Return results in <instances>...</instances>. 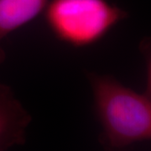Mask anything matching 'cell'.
<instances>
[{
  "label": "cell",
  "instance_id": "5b68a950",
  "mask_svg": "<svg viewBox=\"0 0 151 151\" xmlns=\"http://www.w3.org/2000/svg\"><path fill=\"white\" fill-rule=\"evenodd\" d=\"M139 50L145 60L146 86L145 94L151 98V38L145 37L139 44Z\"/></svg>",
  "mask_w": 151,
  "mask_h": 151
},
{
  "label": "cell",
  "instance_id": "3957f363",
  "mask_svg": "<svg viewBox=\"0 0 151 151\" xmlns=\"http://www.w3.org/2000/svg\"><path fill=\"white\" fill-rule=\"evenodd\" d=\"M31 117L9 86L0 83V151L22 144Z\"/></svg>",
  "mask_w": 151,
  "mask_h": 151
},
{
  "label": "cell",
  "instance_id": "7a4b0ae2",
  "mask_svg": "<svg viewBox=\"0 0 151 151\" xmlns=\"http://www.w3.org/2000/svg\"><path fill=\"white\" fill-rule=\"evenodd\" d=\"M43 14L55 37L76 48L97 43L129 17L108 0H50Z\"/></svg>",
  "mask_w": 151,
  "mask_h": 151
},
{
  "label": "cell",
  "instance_id": "277c9868",
  "mask_svg": "<svg viewBox=\"0 0 151 151\" xmlns=\"http://www.w3.org/2000/svg\"><path fill=\"white\" fill-rule=\"evenodd\" d=\"M49 1L0 0V64L5 59L4 39L43 14Z\"/></svg>",
  "mask_w": 151,
  "mask_h": 151
},
{
  "label": "cell",
  "instance_id": "6da1fadb",
  "mask_svg": "<svg viewBox=\"0 0 151 151\" xmlns=\"http://www.w3.org/2000/svg\"><path fill=\"white\" fill-rule=\"evenodd\" d=\"M94 109L106 151H127L151 141V98L123 85L114 76L88 73Z\"/></svg>",
  "mask_w": 151,
  "mask_h": 151
}]
</instances>
